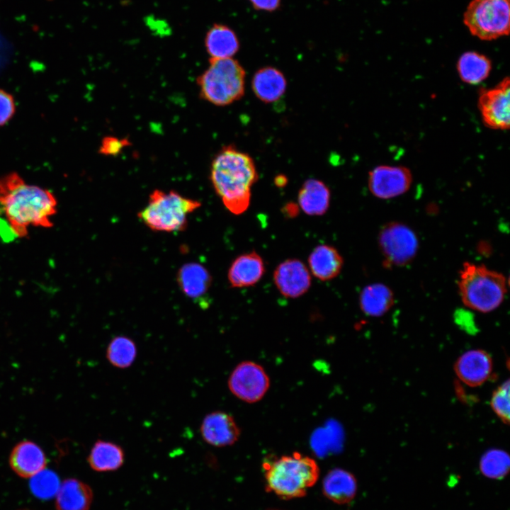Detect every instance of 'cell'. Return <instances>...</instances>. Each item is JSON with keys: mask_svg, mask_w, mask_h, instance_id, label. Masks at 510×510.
Segmentation results:
<instances>
[{"mask_svg": "<svg viewBox=\"0 0 510 510\" xmlns=\"http://www.w3.org/2000/svg\"><path fill=\"white\" fill-rule=\"evenodd\" d=\"M480 470L486 477L502 480L510 470V458L503 450L494 448L485 452L480 461Z\"/></svg>", "mask_w": 510, "mask_h": 510, "instance_id": "28", "label": "cell"}, {"mask_svg": "<svg viewBox=\"0 0 510 510\" xmlns=\"http://www.w3.org/2000/svg\"><path fill=\"white\" fill-rule=\"evenodd\" d=\"M395 302L392 290L380 283L366 285L359 295V305L363 313L380 317L388 312Z\"/></svg>", "mask_w": 510, "mask_h": 510, "instance_id": "23", "label": "cell"}, {"mask_svg": "<svg viewBox=\"0 0 510 510\" xmlns=\"http://www.w3.org/2000/svg\"><path fill=\"white\" fill-rule=\"evenodd\" d=\"M310 272L322 281L336 278L344 265V259L337 249L328 244H319L308 256Z\"/></svg>", "mask_w": 510, "mask_h": 510, "instance_id": "18", "label": "cell"}, {"mask_svg": "<svg viewBox=\"0 0 510 510\" xmlns=\"http://www.w3.org/2000/svg\"><path fill=\"white\" fill-rule=\"evenodd\" d=\"M273 279L279 293L288 298L303 295L311 286L309 268L297 259H289L280 263L274 270Z\"/></svg>", "mask_w": 510, "mask_h": 510, "instance_id": "12", "label": "cell"}, {"mask_svg": "<svg viewBox=\"0 0 510 510\" xmlns=\"http://www.w3.org/2000/svg\"><path fill=\"white\" fill-rule=\"evenodd\" d=\"M275 183L277 186H284L287 183V179L284 176H278L276 178Z\"/></svg>", "mask_w": 510, "mask_h": 510, "instance_id": "36", "label": "cell"}, {"mask_svg": "<svg viewBox=\"0 0 510 510\" xmlns=\"http://www.w3.org/2000/svg\"><path fill=\"white\" fill-rule=\"evenodd\" d=\"M46 464V455L42 448L29 440H23L16 444L9 455L11 469L24 478H30L45 469Z\"/></svg>", "mask_w": 510, "mask_h": 510, "instance_id": "15", "label": "cell"}, {"mask_svg": "<svg viewBox=\"0 0 510 510\" xmlns=\"http://www.w3.org/2000/svg\"><path fill=\"white\" fill-rule=\"evenodd\" d=\"M412 183V173L403 166L380 165L369 172L368 188L378 198L400 196L409 189Z\"/></svg>", "mask_w": 510, "mask_h": 510, "instance_id": "11", "label": "cell"}, {"mask_svg": "<svg viewBox=\"0 0 510 510\" xmlns=\"http://www.w3.org/2000/svg\"><path fill=\"white\" fill-rule=\"evenodd\" d=\"M494 412L505 424L509 421V382L502 384L494 392L491 399Z\"/></svg>", "mask_w": 510, "mask_h": 510, "instance_id": "30", "label": "cell"}, {"mask_svg": "<svg viewBox=\"0 0 510 510\" xmlns=\"http://www.w3.org/2000/svg\"><path fill=\"white\" fill-rule=\"evenodd\" d=\"M509 0H472L464 13V23L470 33L484 40L509 33Z\"/></svg>", "mask_w": 510, "mask_h": 510, "instance_id": "7", "label": "cell"}, {"mask_svg": "<svg viewBox=\"0 0 510 510\" xmlns=\"http://www.w3.org/2000/svg\"><path fill=\"white\" fill-rule=\"evenodd\" d=\"M298 200L300 209L307 215H323L329 207L330 191L322 181L310 178L300 188Z\"/></svg>", "mask_w": 510, "mask_h": 510, "instance_id": "21", "label": "cell"}, {"mask_svg": "<svg viewBox=\"0 0 510 510\" xmlns=\"http://www.w3.org/2000/svg\"><path fill=\"white\" fill-rule=\"evenodd\" d=\"M492 69L488 57L477 52H464L457 63L460 79L469 84H477L486 79Z\"/></svg>", "mask_w": 510, "mask_h": 510, "instance_id": "26", "label": "cell"}, {"mask_svg": "<svg viewBox=\"0 0 510 510\" xmlns=\"http://www.w3.org/2000/svg\"><path fill=\"white\" fill-rule=\"evenodd\" d=\"M454 370L459 379L470 387L483 384L492 374V360L483 350L464 353L455 362Z\"/></svg>", "mask_w": 510, "mask_h": 510, "instance_id": "14", "label": "cell"}, {"mask_svg": "<svg viewBox=\"0 0 510 510\" xmlns=\"http://www.w3.org/2000/svg\"><path fill=\"white\" fill-rule=\"evenodd\" d=\"M286 86L287 81L283 74L272 67L257 70L251 81L255 96L266 103L278 101L284 95Z\"/></svg>", "mask_w": 510, "mask_h": 510, "instance_id": "19", "label": "cell"}, {"mask_svg": "<svg viewBox=\"0 0 510 510\" xmlns=\"http://www.w3.org/2000/svg\"><path fill=\"white\" fill-rule=\"evenodd\" d=\"M15 112L13 97L3 90H0V125H4L11 119Z\"/></svg>", "mask_w": 510, "mask_h": 510, "instance_id": "33", "label": "cell"}, {"mask_svg": "<svg viewBox=\"0 0 510 510\" xmlns=\"http://www.w3.org/2000/svg\"><path fill=\"white\" fill-rule=\"evenodd\" d=\"M284 210L287 212V214L290 216L295 215V211H298V208L294 203H288L284 208Z\"/></svg>", "mask_w": 510, "mask_h": 510, "instance_id": "35", "label": "cell"}, {"mask_svg": "<svg viewBox=\"0 0 510 510\" xmlns=\"http://www.w3.org/2000/svg\"><path fill=\"white\" fill-rule=\"evenodd\" d=\"M176 281L183 294L200 303L210 289L212 278L203 265L191 262L178 269Z\"/></svg>", "mask_w": 510, "mask_h": 510, "instance_id": "17", "label": "cell"}, {"mask_svg": "<svg viewBox=\"0 0 510 510\" xmlns=\"http://www.w3.org/2000/svg\"><path fill=\"white\" fill-rule=\"evenodd\" d=\"M252 5L259 10L273 11L280 4V0H249Z\"/></svg>", "mask_w": 510, "mask_h": 510, "instance_id": "34", "label": "cell"}, {"mask_svg": "<svg viewBox=\"0 0 510 510\" xmlns=\"http://www.w3.org/2000/svg\"><path fill=\"white\" fill-rule=\"evenodd\" d=\"M57 201L49 191L26 183L16 174L0 178V212L24 235L30 227H47Z\"/></svg>", "mask_w": 510, "mask_h": 510, "instance_id": "1", "label": "cell"}, {"mask_svg": "<svg viewBox=\"0 0 510 510\" xmlns=\"http://www.w3.org/2000/svg\"><path fill=\"white\" fill-rule=\"evenodd\" d=\"M264 273L263 259L257 252L252 251L234 259L228 269L227 279L232 288L250 287L257 283Z\"/></svg>", "mask_w": 510, "mask_h": 510, "instance_id": "16", "label": "cell"}, {"mask_svg": "<svg viewBox=\"0 0 510 510\" xmlns=\"http://www.w3.org/2000/svg\"><path fill=\"white\" fill-rule=\"evenodd\" d=\"M245 71L231 58H210L209 66L198 77L200 96L217 106L239 100L244 94Z\"/></svg>", "mask_w": 510, "mask_h": 510, "instance_id": "6", "label": "cell"}, {"mask_svg": "<svg viewBox=\"0 0 510 510\" xmlns=\"http://www.w3.org/2000/svg\"><path fill=\"white\" fill-rule=\"evenodd\" d=\"M205 47L210 58H231L238 51L239 44L232 30L215 24L206 33Z\"/></svg>", "mask_w": 510, "mask_h": 510, "instance_id": "24", "label": "cell"}, {"mask_svg": "<svg viewBox=\"0 0 510 510\" xmlns=\"http://www.w3.org/2000/svg\"><path fill=\"white\" fill-rule=\"evenodd\" d=\"M378 244L386 266H403L412 261L419 249L415 232L407 225L391 222L380 231Z\"/></svg>", "mask_w": 510, "mask_h": 510, "instance_id": "8", "label": "cell"}, {"mask_svg": "<svg viewBox=\"0 0 510 510\" xmlns=\"http://www.w3.org/2000/svg\"><path fill=\"white\" fill-rule=\"evenodd\" d=\"M21 232L0 212V240L4 243H11L23 237Z\"/></svg>", "mask_w": 510, "mask_h": 510, "instance_id": "32", "label": "cell"}, {"mask_svg": "<svg viewBox=\"0 0 510 510\" xmlns=\"http://www.w3.org/2000/svg\"><path fill=\"white\" fill-rule=\"evenodd\" d=\"M478 108L484 124L494 130H508L510 125V84L505 77L494 88L481 90Z\"/></svg>", "mask_w": 510, "mask_h": 510, "instance_id": "10", "label": "cell"}, {"mask_svg": "<svg viewBox=\"0 0 510 510\" xmlns=\"http://www.w3.org/2000/svg\"><path fill=\"white\" fill-rule=\"evenodd\" d=\"M93 492L84 482L69 478L63 481L56 494L57 510H89Z\"/></svg>", "mask_w": 510, "mask_h": 510, "instance_id": "22", "label": "cell"}, {"mask_svg": "<svg viewBox=\"0 0 510 510\" xmlns=\"http://www.w3.org/2000/svg\"><path fill=\"white\" fill-rule=\"evenodd\" d=\"M60 484L55 472L45 469L31 477L30 480V488L33 494L43 499L56 495Z\"/></svg>", "mask_w": 510, "mask_h": 510, "instance_id": "29", "label": "cell"}, {"mask_svg": "<svg viewBox=\"0 0 510 510\" xmlns=\"http://www.w3.org/2000/svg\"><path fill=\"white\" fill-rule=\"evenodd\" d=\"M458 289L466 307L487 313L502 303L507 292V280L502 273L482 264L465 262L459 273Z\"/></svg>", "mask_w": 510, "mask_h": 510, "instance_id": "4", "label": "cell"}, {"mask_svg": "<svg viewBox=\"0 0 510 510\" xmlns=\"http://www.w3.org/2000/svg\"><path fill=\"white\" fill-rule=\"evenodd\" d=\"M200 205L198 200L183 196L176 191L155 189L149 194L147 204L137 213V217L152 231L182 232L187 227L189 215Z\"/></svg>", "mask_w": 510, "mask_h": 510, "instance_id": "5", "label": "cell"}, {"mask_svg": "<svg viewBox=\"0 0 510 510\" xmlns=\"http://www.w3.org/2000/svg\"><path fill=\"white\" fill-rule=\"evenodd\" d=\"M137 356V346L130 338L117 336L108 344L106 358L108 362L118 368L130 367Z\"/></svg>", "mask_w": 510, "mask_h": 510, "instance_id": "27", "label": "cell"}, {"mask_svg": "<svg viewBox=\"0 0 510 510\" xmlns=\"http://www.w3.org/2000/svg\"><path fill=\"white\" fill-rule=\"evenodd\" d=\"M90 467L98 472L113 471L124 462V451L118 444L98 440L92 446L87 458Z\"/></svg>", "mask_w": 510, "mask_h": 510, "instance_id": "25", "label": "cell"}, {"mask_svg": "<svg viewBox=\"0 0 510 510\" xmlns=\"http://www.w3.org/2000/svg\"><path fill=\"white\" fill-rule=\"evenodd\" d=\"M130 145V141L126 137L106 136L101 141L99 152L106 156H116Z\"/></svg>", "mask_w": 510, "mask_h": 510, "instance_id": "31", "label": "cell"}, {"mask_svg": "<svg viewBox=\"0 0 510 510\" xmlns=\"http://www.w3.org/2000/svg\"><path fill=\"white\" fill-rule=\"evenodd\" d=\"M323 493L329 500L338 504L350 503L357 492V481L350 472L341 468L330 470L324 477Z\"/></svg>", "mask_w": 510, "mask_h": 510, "instance_id": "20", "label": "cell"}, {"mask_svg": "<svg viewBox=\"0 0 510 510\" xmlns=\"http://www.w3.org/2000/svg\"><path fill=\"white\" fill-rule=\"evenodd\" d=\"M258 177L253 159L233 145L222 147L211 164L212 187L227 210L234 215L242 214L248 209L251 189Z\"/></svg>", "mask_w": 510, "mask_h": 510, "instance_id": "2", "label": "cell"}, {"mask_svg": "<svg viewBox=\"0 0 510 510\" xmlns=\"http://www.w3.org/2000/svg\"><path fill=\"white\" fill-rule=\"evenodd\" d=\"M200 431L203 439L215 447L232 446L241 435V430L234 417L222 411L208 414L202 421Z\"/></svg>", "mask_w": 510, "mask_h": 510, "instance_id": "13", "label": "cell"}, {"mask_svg": "<svg viewBox=\"0 0 510 510\" xmlns=\"http://www.w3.org/2000/svg\"><path fill=\"white\" fill-rule=\"evenodd\" d=\"M263 468L266 490L284 499L303 497L319 476L316 460L298 452L268 459Z\"/></svg>", "mask_w": 510, "mask_h": 510, "instance_id": "3", "label": "cell"}, {"mask_svg": "<svg viewBox=\"0 0 510 510\" xmlns=\"http://www.w3.org/2000/svg\"><path fill=\"white\" fill-rule=\"evenodd\" d=\"M270 385V378L264 367L251 361L237 364L227 380L231 393L241 401L249 404L262 400Z\"/></svg>", "mask_w": 510, "mask_h": 510, "instance_id": "9", "label": "cell"}]
</instances>
